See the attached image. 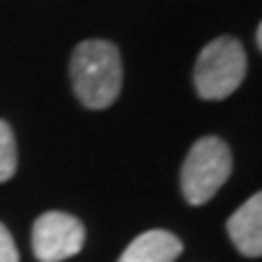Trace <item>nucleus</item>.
<instances>
[{
	"label": "nucleus",
	"instance_id": "7ed1b4c3",
	"mask_svg": "<svg viewBox=\"0 0 262 262\" xmlns=\"http://www.w3.org/2000/svg\"><path fill=\"white\" fill-rule=\"evenodd\" d=\"M231 150L221 139L204 136L192 146L182 163V194L189 204H204L224 187L231 175Z\"/></svg>",
	"mask_w": 262,
	"mask_h": 262
},
{
	"label": "nucleus",
	"instance_id": "6e6552de",
	"mask_svg": "<svg viewBox=\"0 0 262 262\" xmlns=\"http://www.w3.org/2000/svg\"><path fill=\"white\" fill-rule=\"evenodd\" d=\"M0 262H19L17 245H15L10 231L3 224H0Z\"/></svg>",
	"mask_w": 262,
	"mask_h": 262
},
{
	"label": "nucleus",
	"instance_id": "f257e3e1",
	"mask_svg": "<svg viewBox=\"0 0 262 262\" xmlns=\"http://www.w3.org/2000/svg\"><path fill=\"white\" fill-rule=\"evenodd\" d=\"M122 56L112 41L88 39L71 56V83L75 97L88 110H104L122 93Z\"/></svg>",
	"mask_w": 262,
	"mask_h": 262
},
{
	"label": "nucleus",
	"instance_id": "423d86ee",
	"mask_svg": "<svg viewBox=\"0 0 262 262\" xmlns=\"http://www.w3.org/2000/svg\"><path fill=\"white\" fill-rule=\"evenodd\" d=\"M182 253V243L170 231H146L134 238L122 253L119 262H175Z\"/></svg>",
	"mask_w": 262,
	"mask_h": 262
},
{
	"label": "nucleus",
	"instance_id": "1a4fd4ad",
	"mask_svg": "<svg viewBox=\"0 0 262 262\" xmlns=\"http://www.w3.org/2000/svg\"><path fill=\"white\" fill-rule=\"evenodd\" d=\"M257 47L262 49V22H260V27H257Z\"/></svg>",
	"mask_w": 262,
	"mask_h": 262
},
{
	"label": "nucleus",
	"instance_id": "0eeeda50",
	"mask_svg": "<svg viewBox=\"0 0 262 262\" xmlns=\"http://www.w3.org/2000/svg\"><path fill=\"white\" fill-rule=\"evenodd\" d=\"M17 170V146L10 124L0 119V182H8Z\"/></svg>",
	"mask_w": 262,
	"mask_h": 262
},
{
	"label": "nucleus",
	"instance_id": "f03ea898",
	"mask_svg": "<svg viewBox=\"0 0 262 262\" xmlns=\"http://www.w3.org/2000/svg\"><path fill=\"white\" fill-rule=\"evenodd\" d=\"M248 61L241 41L233 37H219L202 49L194 66V85L199 97L224 100L243 83Z\"/></svg>",
	"mask_w": 262,
	"mask_h": 262
},
{
	"label": "nucleus",
	"instance_id": "39448f33",
	"mask_svg": "<svg viewBox=\"0 0 262 262\" xmlns=\"http://www.w3.org/2000/svg\"><path fill=\"white\" fill-rule=\"evenodd\" d=\"M226 228L238 253L245 257H262V192L250 196L228 219Z\"/></svg>",
	"mask_w": 262,
	"mask_h": 262
},
{
	"label": "nucleus",
	"instance_id": "20e7f679",
	"mask_svg": "<svg viewBox=\"0 0 262 262\" xmlns=\"http://www.w3.org/2000/svg\"><path fill=\"white\" fill-rule=\"evenodd\" d=\"M85 228L71 214L47 211L34 221L32 250L39 262H61L83 250Z\"/></svg>",
	"mask_w": 262,
	"mask_h": 262
}]
</instances>
